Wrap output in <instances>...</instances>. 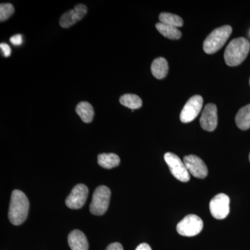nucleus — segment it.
I'll return each instance as SVG.
<instances>
[{
	"mask_svg": "<svg viewBox=\"0 0 250 250\" xmlns=\"http://www.w3.org/2000/svg\"><path fill=\"white\" fill-rule=\"evenodd\" d=\"M98 162L99 165L103 168L112 169L119 166L121 159L119 156L113 153H109V154L104 153L98 156Z\"/></svg>",
	"mask_w": 250,
	"mask_h": 250,
	"instance_id": "17",
	"label": "nucleus"
},
{
	"mask_svg": "<svg viewBox=\"0 0 250 250\" xmlns=\"http://www.w3.org/2000/svg\"><path fill=\"white\" fill-rule=\"evenodd\" d=\"M237 126L241 130H248L250 129V104L246 105L244 107L237 113L235 118Z\"/></svg>",
	"mask_w": 250,
	"mask_h": 250,
	"instance_id": "16",
	"label": "nucleus"
},
{
	"mask_svg": "<svg viewBox=\"0 0 250 250\" xmlns=\"http://www.w3.org/2000/svg\"><path fill=\"white\" fill-rule=\"evenodd\" d=\"M229 197L225 194L215 195L210 202V211L212 216L218 220H223L229 213Z\"/></svg>",
	"mask_w": 250,
	"mask_h": 250,
	"instance_id": "8",
	"label": "nucleus"
},
{
	"mask_svg": "<svg viewBox=\"0 0 250 250\" xmlns=\"http://www.w3.org/2000/svg\"><path fill=\"white\" fill-rule=\"evenodd\" d=\"M168 63L167 60L163 57L154 59L151 65V71L153 76L158 80H162L167 76L168 73Z\"/></svg>",
	"mask_w": 250,
	"mask_h": 250,
	"instance_id": "14",
	"label": "nucleus"
},
{
	"mask_svg": "<svg viewBox=\"0 0 250 250\" xmlns=\"http://www.w3.org/2000/svg\"></svg>",
	"mask_w": 250,
	"mask_h": 250,
	"instance_id": "27",
	"label": "nucleus"
},
{
	"mask_svg": "<svg viewBox=\"0 0 250 250\" xmlns=\"http://www.w3.org/2000/svg\"><path fill=\"white\" fill-rule=\"evenodd\" d=\"M14 11V6L10 3H2L0 4V21L3 22L9 19Z\"/></svg>",
	"mask_w": 250,
	"mask_h": 250,
	"instance_id": "21",
	"label": "nucleus"
},
{
	"mask_svg": "<svg viewBox=\"0 0 250 250\" xmlns=\"http://www.w3.org/2000/svg\"><path fill=\"white\" fill-rule=\"evenodd\" d=\"M203 106V98L200 95L191 97L184 106L181 112L180 121L183 123L193 121L200 114Z\"/></svg>",
	"mask_w": 250,
	"mask_h": 250,
	"instance_id": "7",
	"label": "nucleus"
},
{
	"mask_svg": "<svg viewBox=\"0 0 250 250\" xmlns=\"http://www.w3.org/2000/svg\"><path fill=\"white\" fill-rule=\"evenodd\" d=\"M29 209V202L25 194L20 190H14L11 195L9 210L10 222L20 225L27 219Z\"/></svg>",
	"mask_w": 250,
	"mask_h": 250,
	"instance_id": "1",
	"label": "nucleus"
},
{
	"mask_svg": "<svg viewBox=\"0 0 250 250\" xmlns=\"http://www.w3.org/2000/svg\"><path fill=\"white\" fill-rule=\"evenodd\" d=\"M202 128L207 131H213L218 125V109L214 104L206 105L200 120Z\"/></svg>",
	"mask_w": 250,
	"mask_h": 250,
	"instance_id": "11",
	"label": "nucleus"
},
{
	"mask_svg": "<svg viewBox=\"0 0 250 250\" xmlns=\"http://www.w3.org/2000/svg\"><path fill=\"white\" fill-rule=\"evenodd\" d=\"M111 190L106 186H100L94 191L90 205V213L95 215H103L109 206Z\"/></svg>",
	"mask_w": 250,
	"mask_h": 250,
	"instance_id": "4",
	"label": "nucleus"
},
{
	"mask_svg": "<svg viewBox=\"0 0 250 250\" xmlns=\"http://www.w3.org/2000/svg\"><path fill=\"white\" fill-rule=\"evenodd\" d=\"M231 33L232 28L229 25H224L214 29L204 41V51L208 54L218 52L225 45Z\"/></svg>",
	"mask_w": 250,
	"mask_h": 250,
	"instance_id": "3",
	"label": "nucleus"
},
{
	"mask_svg": "<svg viewBox=\"0 0 250 250\" xmlns=\"http://www.w3.org/2000/svg\"><path fill=\"white\" fill-rule=\"evenodd\" d=\"M86 6L84 4H79L76 5L73 9L70 10L65 14H62L60 19V25L62 28H68L81 21L87 14Z\"/></svg>",
	"mask_w": 250,
	"mask_h": 250,
	"instance_id": "12",
	"label": "nucleus"
},
{
	"mask_svg": "<svg viewBox=\"0 0 250 250\" xmlns=\"http://www.w3.org/2000/svg\"><path fill=\"white\" fill-rule=\"evenodd\" d=\"M203 227V221L200 217L190 214L179 222L177 226V231L182 236L192 237L201 232Z\"/></svg>",
	"mask_w": 250,
	"mask_h": 250,
	"instance_id": "5",
	"label": "nucleus"
},
{
	"mask_svg": "<svg viewBox=\"0 0 250 250\" xmlns=\"http://www.w3.org/2000/svg\"><path fill=\"white\" fill-rule=\"evenodd\" d=\"M106 250H124L121 243H113L106 248Z\"/></svg>",
	"mask_w": 250,
	"mask_h": 250,
	"instance_id": "24",
	"label": "nucleus"
},
{
	"mask_svg": "<svg viewBox=\"0 0 250 250\" xmlns=\"http://www.w3.org/2000/svg\"><path fill=\"white\" fill-rule=\"evenodd\" d=\"M166 164L170 168L171 173L180 182H188L190 180V173L187 170L184 161L172 152L166 153L164 155Z\"/></svg>",
	"mask_w": 250,
	"mask_h": 250,
	"instance_id": "6",
	"label": "nucleus"
},
{
	"mask_svg": "<svg viewBox=\"0 0 250 250\" xmlns=\"http://www.w3.org/2000/svg\"><path fill=\"white\" fill-rule=\"evenodd\" d=\"M156 28L159 33L167 39L177 40L182 37V32L177 27L158 22L156 24Z\"/></svg>",
	"mask_w": 250,
	"mask_h": 250,
	"instance_id": "18",
	"label": "nucleus"
},
{
	"mask_svg": "<svg viewBox=\"0 0 250 250\" xmlns=\"http://www.w3.org/2000/svg\"><path fill=\"white\" fill-rule=\"evenodd\" d=\"M184 163L189 173L197 178H205L208 174L207 166L198 156L192 154L184 156Z\"/></svg>",
	"mask_w": 250,
	"mask_h": 250,
	"instance_id": "10",
	"label": "nucleus"
},
{
	"mask_svg": "<svg viewBox=\"0 0 250 250\" xmlns=\"http://www.w3.org/2000/svg\"><path fill=\"white\" fill-rule=\"evenodd\" d=\"M0 47H1V51H2L3 55L4 57H9L11 56V49L9 45L6 43L0 44Z\"/></svg>",
	"mask_w": 250,
	"mask_h": 250,
	"instance_id": "23",
	"label": "nucleus"
},
{
	"mask_svg": "<svg viewBox=\"0 0 250 250\" xmlns=\"http://www.w3.org/2000/svg\"><path fill=\"white\" fill-rule=\"evenodd\" d=\"M159 18L160 22L163 24L175 27H180L183 26V20L177 15L170 14V13H161L159 15Z\"/></svg>",
	"mask_w": 250,
	"mask_h": 250,
	"instance_id": "20",
	"label": "nucleus"
},
{
	"mask_svg": "<svg viewBox=\"0 0 250 250\" xmlns=\"http://www.w3.org/2000/svg\"><path fill=\"white\" fill-rule=\"evenodd\" d=\"M11 43L16 46H20L22 45L23 42V38L21 34H16V35L13 36L10 39Z\"/></svg>",
	"mask_w": 250,
	"mask_h": 250,
	"instance_id": "22",
	"label": "nucleus"
},
{
	"mask_svg": "<svg viewBox=\"0 0 250 250\" xmlns=\"http://www.w3.org/2000/svg\"><path fill=\"white\" fill-rule=\"evenodd\" d=\"M88 195V187L84 184H77L67 197L65 205L71 209H80L85 205Z\"/></svg>",
	"mask_w": 250,
	"mask_h": 250,
	"instance_id": "9",
	"label": "nucleus"
},
{
	"mask_svg": "<svg viewBox=\"0 0 250 250\" xmlns=\"http://www.w3.org/2000/svg\"><path fill=\"white\" fill-rule=\"evenodd\" d=\"M249 159H250V153Z\"/></svg>",
	"mask_w": 250,
	"mask_h": 250,
	"instance_id": "26",
	"label": "nucleus"
},
{
	"mask_svg": "<svg viewBox=\"0 0 250 250\" xmlns=\"http://www.w3.org/2000/svg\"><path fill=\"white\" fill-rule=\"evenodd\" d=\"M68 245L72 250H88V243L84 233L80 230H73L68 235Z\"/></svg>",
	"mask_w": 250,
	"mask_h": 250,
	"instance_id": "13",
	"label": "nucleus"
},
{
	"mask_svg": "<svg viewBox=\"0 0 250 250\" xmlns=\"http://www.w3.org/2000/svg\"><path fill=\"white\" fill-rule=\"evenodd\" d=\"M76 112L84 123H90L93 121L95 112L93 106L88 102H81L79 103L76 107Z\"/></svg>",
	"mask_w": 250,
	"mask_h": 250,
	"instance_id": "15",
	"label": "nucleus"
},
{
	"mask_svg": "<svg viewBox=\"0 0 250 250\" xmlns=\"http://www.w3.org/2000/svg\"><path fill=\"white\" fill-rule=\"evenodd\" d=\"M135 250H152L151 247L147 243H141Z\"/></svg>",
	"mask_w": 250,
	"mask_h": 250,
	"instance_id": "25",
	"label": "nucleus"
},
{
	"mask_svg": "<svg viewBox=\"0 0 250 250\" xmlns=\"http://www.w3.org/2000/svg\"><path fill=\"white\" fill-rule=\"evenodd\" d=\"M120 103L126 107L131 108L132 111L139 109L143 105L142 100L138 95L134 94H125L120 98Z\"/></svg>",
	"mask_w": 250,
	"mask_h": 250,
	"instance_id": "19",
	"label": "nucleus"
},
{
	"mask_svg": "<svg viewBox=\"0 0 250 250\" xmlns=\"http://www.w3.org/2000/svg\"><path fill=\"white\" fill-rule=\"evenodd\" d=\"M250 43L243 37L233 39L225 49V62L229 66H237L244 62L249 54Z\"/></svg>",
	"mask_w": 250,
	"mask_h": 250,
	"instance_id": "2",
	"label": "nucleus"
}]
</instances>
